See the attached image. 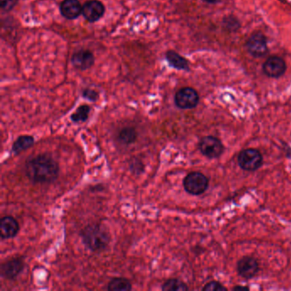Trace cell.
<instances>
[{"instance_id": "obj_4", "label": "cell", "mask_w": 291, "mask_h": 291, "mask_svg": "<svg viewBox=\"0 0 291 291\" xmlns=\"http://www.w3.org/2000/svg\"><path fill=\"white\" fill-rule=\"evenodd\" d=\"M176 106L182 110L193 109L198 104L199 95L196 90L185 87L177 92L174 98Z\"/></svg>"}, {"instance_id": "obj_2", "label": "cell", "mask_w": 291, "mask_h": 291, "mask_svg": "<svg viewBox=\"0 0 291 291\" xmlns=\"http://www.w3.org/2000/svg\"><path fill=\"white\" fill-rule=\"evenodd\" d=\"M81 236L84 244L93 252L104 250L110 242V234L99 224L87 225L81 231Z\"/></svg>"}, {"instance_id": "obj_21", "label": "cell", "mask_w": 291, "mask_h": 291, "mask_svg": "<svg viewBox=\"0 0 291 291\" xmlns=\"http://www.w3.org/2000/svg\"><path fill=\"white\" fill-rule=\"evenodd\" d=\"M203 290L206 291H218V290H226V288L220 284L218 282H208L207 285L203 288Z\"/></svg>"}, {"instance_id": "obj_11", "label": "cell", "mask_w": 291, "mask_h": 291, "mask_svg": "<svg viewBox=\"0 0 291 291\" xmlns=\"http://www.w3.org/2000/svg\"><path fill=\"white\" fill-rule=\"evenodd\" d=\"M95 58L93 53L87 50H81L75 52L72 58V64L76 69L86 70L93 66Z\"/></svg>"}, {"instance_id": "obj_3", "label": "cell", "mask_w": 291, "mask_h": 291, "mask_svg": "<svg viewBox=\"0 0 291 291\" xmlns=\"http://www.w3.org/2000/svg\"><path fill=\"white\" fill-rule=\"evenodd\" d=\"M183 185L188 193L197 196L203 193L207 190L208 179L204 174L198 172H193L189 173L185 177Z\"/></svg>"}, {"instance_id": "obj_23", "label": "cell", "mask_w": 291, "mask_h": 291, "mask_svg": "<svg viewBox=\"0 0 291 291\" xmlns=\"http://www.w3.org/2000/svg\"><path fill=\"white\" fill-rule=\"evenodd\" d=\"M18 0H1V8L5 12H10L18 4Z\"/></svg>"}, {"instance_id": "obj_24", "label": "cell", "mask_w": 291, "mask_h": 291, "mask_svg": "<svg viewBox=\"0 0 291 291\" xmlns=\"http://www.w3.org/2000/svg\"><path fill=\"white\" fill-rule=\"evenodd\" d=\"M203 1L208 4H216L219 2V0H203Z\"/></svg>"}, {"instance_id": "obj_18", "label": "cell", "mask_w": 291, "mask_h": 291, "mask_svg": "<svg viewBox=\"0 0 291 291\" xmlns=\"http://www.w3.org/2000/svg\"><path fill=\"white\" fill-rule=\"evenodd\" d=\"M108 289L110 291H129L132 289V284L127 278L116 277L109 282Z\"/></svg>"}, {"instance_id": "obj_12", "label": "cell", "mask_w": 291, "mask_h": 291, "mask_svg": "<svg viewBox=\"0 0 291 291\" xmlns=\"http://www.w3.org/2000/svg\"><path fill=\"white\" fill-rule=\"evenodd\" d=\"M259 265L257 260L252 257H243L237 263V271L244 278H251L257 273Z\"/></svg>"}, {"instance_id": "obj_10", "label": "cell", "mask_w": 291, "mask_h": 291, "mask_svg": "<svg viewBox=\"0 0 291 291\" xmlns=\"http://www.w3.org/2000/svg\"><path fill=\"white\" fill-rule=\"evenodd\" d=\"M24 268V262L23 259H10L1 265V275L7 279H14L23 271Z\"/></svg>"}, {"instance_id": "obj_1", "label": "cell", "mask_w": 291, "mask_h": 291, "mask_svg": "<svg viewBox=\"0 0 291 291\" xmlns=\"http://www.w3.org/2000/svg\"><path fill=\"white\" fill-rule=\"evenodd\" d=\"M25 171L31 181L48 184L58 179L59 165L52 156L42 154L27 161Z\"/></svg>"}, {"instance_id": "obj_15", "label": "cell", "mask_w": 291, "mask_h": 291, "mask_svg": "<svg viewBox=\"0 0 291 291\" xmlns=\"http://www.w3.org/2000/svg\"><path fill=\"white\" fill-rule=\"evenodd\" d=\"M166 59L170 66L179 70H189V62L174 51L166 53Z\"/></svg>"}, {"instance_id": "obj_16", "label": "cell", "mask_w": 291, "mask_h": 291, "mask_svg": "<svg viewBox=\"0 0 291 291\" xmlns=\"http://www.w3.org/2000/svg\"><path fill=\"white\" fill-rule=\"evenodd\" d=\"M35 144V139L33 136L23 135L16 139L14 144L12 145V150L16 155L20 154L24 150H28L29 148L33 146Z\"/></svg>"}, {"instance_id": "obj_7", "label": "cell", "mask_w": 291, "mask_h": 291, "mask_svg": "<svg viewBox=\"0 0 291 291\" xmlns=\"http://www.w3.org/2000/svg\"><path fill=\"white\" fill-rule=\"evenodd\" d=\"M263 72L270 78H279L285 73V62L279 57H271L268 58L263 64Z\"/></svg>"}, {"instance_id": "obj_25", "label": "cell", "mask_w": 291, "mask_h": 291, "mask_svg": "<svg viewBox=\"0 0 291 291\" xmlns=\"http://www.w3.org/2000/svg\"><path fill=\"white\" fill-rule=\"evenodd\" d=\"M234 290H236V289H248V288H247V287H235V288H233Z\"/></svg>"}, {"instance_id": "obj_14", "label": "cell", "mask_w": 291, "mask_h": 291, "mask_svg": "<svg viewBox=\"0 0 291 291\" xmlns=\"http://www.w3.org/2000/svg\"><path fill=\"white\" fill-rule=\"evenodd\" d=\"M62 16L69 20H74L82 13V6L79 0H64L60 6Z\"/></svg>"}, {"instance_id": "obj_20", "label": "cell", "mask_w": 291, "mask_h": 291, "mask_svg": "<svg viewBox=\"0 0 291 291\" xmlns=\"http://www.w3.org/2000/svg\"><path fill=\"white\" fill-rule=\"evenodd\" d=\"M90 111H91V108L88 105H81L71 116V119L74 122H76V123L84 122L89 117Z\"/></svg>"}, {"instance_id": "obj_8", "label": "cell", "mask_w": 291, "mask_h": 291, "mask_svg": "<svg viewBox=\"0 0 291 291\" xmlns=\"http://www.w3.org/2000/svg\"><path fill=\"white\" fill-rule=\"evenodd\" d=\"M246 47L251 55L262 57L268 51L267 40L265 35L256 33L249 37L246 44Z\"/></svg>"}, {"instance_id": "obj_22", "label": "cell", "mask_w": 291, "mask_h": 291, "mask_svg": "<svg viewBox=\"0 0 291 291\" xmlns=\"http://www.w3.org/2000/svg\"><path fill=\"white\" fill-rule=\"evenodd\" d=\"M82 95H83L84 98H87V99H88L90 101L95 102L98 100V93H97L96 91H94V90H84L83 93H82Z\"/></svg>"}, {"instance_id": "obj_6", "label": "cell", "mask_w": 291, "mask_h": 291, "mask_svg": "<svg viewBox=\"0 0 291 291\" xmlns=\"http://www.w3.org/2000/svg\"><path fill=\"white\" fill-rule=\"evenodd\" d=\"M201 152L208 158H217L224 151V146L219 139L212 136H207L200 142Z\"/></svg>"}, {"instance_id": "obj_5", "label": "cell", "mask_w": 291, "mask_h": 291, "mask_svg": "<svg viewBox=\"0 0 291 291\" xmlns=\"http://www.w3.org/2000/svg\"><path fill=\"white\" fill-rule=\"evenodd\" d=\"M262 156L256 150L248 149L242 150L238 156L241 168L246 171H255L262 165Z\"/></svg>"}, {"instance_id": "obj_17", "label": "cell", "mask_w": 291, "mask_h": 291, "mask_svg": "<svg viewBox=\"0 0 291 291\" xmlns=\"http://www.w3.org/2000/svg\"><path fill=\"white\" fill-rule=\"evenodd\" d=\"M137 138H138V133L133 127H124L120 131L118 134L119 141L121 142V144H126V145L133 144Z\"/></svg>"}, {"instance_id": "obj_13", "label": "cell", "mask_w": 291, "mask_h": 291, "mask_svg": "<svg viewBox=\"0 0 291 291\" xmlns=\"http://www.w3.org/2000/svg\"><path fill=\"white\" fill-rule=\"evenodd\" d=\"M18 220L12 216L4 217L0 222V235L3 239H9L17 236L19 231Z\"/></svg>"}, {"instance_id": "obj_9", "label": "cell", "mask_w": 291, "mask_h": 291, "mask_svg": "<svg viewBox=\"0 0 291 291\" xmlns=\"http://www.w3.org/2000/svg\"><path fill=\"white\" fill-rule=\"evenodd\" d=\"M105 7L98 0L88 1L82 6V15L89 23H95L104 17Z\"/></svg>"}, {"instance_id": "obj_19", "label": "cell", "mask_w": 291, "mask_h": 291, "mask_svg": "<svg viewBox=\"0 0 291 291\" xmlns=\"http://www.w3.org/2000/svg\"><path fill=\"white\" fill-rule=\"evenodd\" d=\"M162 289L164 291H184L187 290L188 287L180 280L172 278L163 283Z\"/></svg>"}]
</instances>
